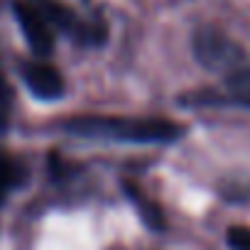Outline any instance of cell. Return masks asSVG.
Returning <instances> with one entry per match:
<instances>
[{"label":"cell","mask_w":250,"mask_h":250,"mask_svg":"<svg viewBox=\"0 0 250 250\" xmlns=\"http://www.w3.org/2000/svg\"><path fill=\"white\" fill-rule=\"evenodd\" d=\"M66 130L86 138H110L125 143H172L184 135V125L169 118H110L83 115L66 123Z\"/></svg>","instance_id":"cell-1"},{"label":"cell","mask_w":250,"mask_h":250,"mask_svg":"<svg viewBox=\"0 0 250 250\" xmlns=\"http://www.w3.org/2000/svg\"><path fill=\"white\" fill-rule=\"evenodd\" d=\"M15 18L22 27V35L30 44V49L40 57H47L54 47V37H52V30L47 25V18L30 3H25V0H15Z\"/></svg>","instance_id":"cell-2"},{"label":"cell","mask_w":250,"mask_h":250,"mask_svg":"<svg viewBox=\"0 0 250 250\" xmlns=\"http://www.w3.org/2000/svg\"><path fill=\"white\" fill-rule=\"evenodd\" d=\"M22 79L27 83V88L37 96V98H59L64 93V79L62 74L49 66V64H40V62H27L22 66Z\"/></svg>","instance_id":"cell-3"},{"label":"cell","mask_w":250,"mask_h":250,"mask_svg":"<svg viewBox=\"0 0 250 250\" xmlns=\"http://www.w3.org/2000/svg\"><path fill=\"white\" fill-rule=\"evenodd\" d=\"M196 54L206 66H223V64H233L240 54L233 47V42H228L221 32L216 30H201L196 35Z\"/></svg>","instance_id":"cell-4"},{"label":"cell","mask_w":250,"mask_h":250,"mask_svg":"<svg viewBox=\"0 0 250 250\" xmlns=\"http://www.w3.org/2000/svg\"><path fill=\"white\" fill-rule=\"evenodd\" d=\"M125 187V191H128V196H130V201L135 204V208L140 211V216H143V221L150 226V228H155V230H160V228H165V216H162V211H160V206L152 201V199H147L143 191H140V187L138 184H133V182H125L123 184Z\"/></svg>","instance_id":"cell-5"},{"label":"cell","mask_w":250,"mask_h":250,"mask_svg":"<svg viewBox=\"0 0 250 250\" xmlns=\"http://www.w3.org/2000/svg\"><path fill=\"white\" fill-rule=\"evenodd\" d=\"M20 179H22V167L13 157L0 152V199H3L5 191L13 189Z\"/></svg>","instance_id":"cell-6"},{"label":"cell","mask_w":250,"mask_h":250,"mask_svg":"<svg viewBox=\"0 0 250 250\" xmlns=\"http://www.w3.org/2000/svg\"><path fill=\"white\" fill-rule=\"evenodd\" d=\"M228 91H230L233 101L250 105V69L248 71H238L235 76H230L228 79Z\"/></svg>","instance_id":"cell-7"},{"label":"cell","mask_w":250,"mask_h":250,"mask_svg":"<svg viewBox=\"0 0 250 250\" xmlns=\"http://www.w3.org/2000/svg\"><path fill=\"white\" fill-rule=\"evenodd\" d=\"M226 238L233 250H250V226H230Z\"/></svg>","instance_id":"cell-8"}]
</instances>
